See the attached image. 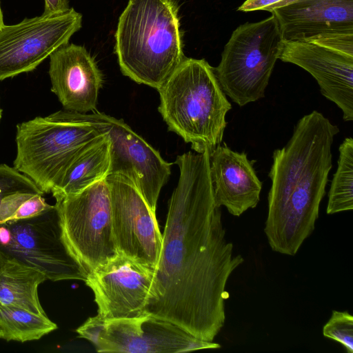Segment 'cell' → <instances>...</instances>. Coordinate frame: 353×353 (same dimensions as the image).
Returning a JSON list of instances; mask_svg holds the SVG:
<instances>
[{"label":"cell","mask_w":353,"mask_h":353,"mask_svg":"<svg viewBox=\"0 0 353 353\" xmlns=\"http://www.w3.org/2000/svg\"><path fill=\"white\" fill-rule=\"evenodd\" d=\"M4 261H5V259L3 256V255L0 253V272L1 271V269H2V267L3 265Z\"/></svg>","instance_id":"28"},{"label":"cell","mask_w":353,"mask_h":353,"mask_svg":"<svg viewBox=\"0 0 353 353\" xmlns=\"http://www.w3.org/2000/svg\"><path fill=\"white\" fill-rule=\"evenodd\" d=\"M0 253L52 281H85L88 272L70 248L55 205L34 216L0 223Z\"/></svg>","instance_id":"7"},{"label":"cell","mask_w":353,"mask_h":353,"mask_svg":"<svg viewBox=\"0 0 353 353\" xmlns=\"http://www.w3.org/2000/svg\"><path fill=\"white\" fill-rule=\"evenodd\" d=\"M334 50L353 55V34H338L312 40Z\"/></svg>","instance_id":"24"},{"label":"cell","mask_w":353,"mask_h":353,"mask_svg":"<svg viewBox=\"0 0 353 353\" xmlns=\"http://www.w3.org/2000/svg\"><path fill=\"white\" fill-rule=\"evenodd\" d=\"M0 327L3 333V339L21 343L38 340L57 329V324L48 316L1 303Z\"/></svg>","instance_id":"20"},{"label":"cell","mask_w":353,"mask_h":353,"mask_svg":"<svg viewBox=\"0 0 353 353\" xmlns=\"http://www.w3.org/2000/svg\"><path fill=\"white\" fill-rule=\"evenodd\" d=\"M154 271L119 254L89 272L85 283L94 293L97 316L112 319L145 314Z\"/></svg>","instance_id":"13"},{"label":"cell","mask_w":353,"mask_h":353,"mask_svg":"<svg viewBox=\"0 0 353 353\" xmlns=\"http://www.w3.org/2000/svg\"><path fill=\"white\" fill-rule=\"evenodd\" d=\"M339 132L337 125L313 110L298 121L288 143L274 151L264 228L273 251L294 256L314 230Z\"/></svg>","instance_id":"2"},{"label":"cell","mask_w":353,"mask_h":353,"mask_svg":"<svg viewBox=\"0 0 353 353\" xmlns=\"http://www.w3.org/2000/svg\"><path fill=\"white\" fill-rule=\"evenodd\" d=\"M339 151L338 166L328 192L327 214L353 209V139L345 138Z\"/></svg>","instance_id":"21"},{"label":"cell","mask_w":353,"mask_h":353,"mask_svg":"<svg viewBox=\"0 0 353 353\" xmlns=\"http://www.w3.org/2000/svg\"><path fill=\"white\" fill-rule=\"evenodd\" d=\"M271 13L285 41L353 34V0H296Z\"/></svg>","instance_id":"16"},{"label":"cell","mask_w":353,"mask_h":353,"mask_svg":"<svg viewBox=\"0 0 353 353\" xmlns=\"http://www.w3.org/2000/svg\"><path fill=\"white\" fill-rule=\"evenodd\" d=\"M279 59L308 72L322 95L341 110L343 120H353V55L312 41H283Z\"/></svg>","instance_id":"14"},{"label":"cell","mask_w":353,"mask_h":353,"mask_svg":"<svg viewBox=\"0 0 353 353\" xmlns=\"http://www.w3.org/2000/svg\"><path fill=\"white\" fill-rule=\"evenodd\" d=\"M323 334L343 345L347 352H353V316L347 312L333 310Z\"/></svg>","instance_id":"23"},{"label":"cell","mask_w":353,"mask_h":353,"mask_svg":"<svg viewBox=\"0 0 353 353\" xmlns=\"http://www.w3.org/2000/svg\"><path fill=\"white\" fill-rule=\"evenodd\" d=\"M76 332L98 352L176 353L221 347L219 343L199 339L176 324L148 314L112 319L96 315Z\"/></svg>","instance_id":"8"},{"label":"cell","mask_w":353,"mask_h":353,"mask_svg":"<svg viewBox=\"0 0 353 353\" xmlns=\"http://www.w3.org/2000/svg\"><path fill=\"white\" fill-rule=\"evenodd\" d=\"M210 175L216 205L232 215L239 216L259 202L262 182L245 152L219 145L210 154Z\"/></svg>","instance_id":"17"},{"label":"cell","mask_w":353,"mask_h":353,"mask_svg":"<svg viewBox=\"0 0 353 353\" xmlns=\"http://www.w3.org/2000/svg\"><path fill=\"white\" fill-rule=\"evenodd\" d=\"M82 26L73 8L57 14L25 18L0 28V81L36 69Z\"/></svg>","instance_id":"10"},{"label":"cell","mask_w":353,"mask_h":353,"mask_svg":"<svg viewBox=\"0 0 353 353\" xmlns=\"http://www.w3.org/2000/svg\"><path fill=\"white\" fill-rule=\"evenodd\" d=\"M69 0H44L43 14H51L65 12L70 9Z\"/></svg>","instance_id":"26"},{"label":"cell","mask_w":353,"mask_h":353,"mask_svg":"<svg viewBox=\"0 0 353 353\" xmlns=\"http://www.w3.org/2000/svg\"><path fill=\"white\" fill-rule=\"evenodd\" d=\"M283 42L272 14L237 27L224 47L219 64L214 68L225 95L239 106L263 98Z\"/></svg>","instance_id":"6"},{"label":"cell","mask_w":353,"mask_h":353,"mask_svg":"<svg viewBox=\"0 0 353 353\" xmlns=\"http://www.w3.org/2000/svg\"><path fill=\"white\" fill-rule=\"evenodd\" d=\"M4 26L3 13L1 8V1H0V28Z\"/></svg>","instance_id":"27"},{"label":"cell","mask_w":353,"mask_h":353,"mask_svg":"<svg viewBox=\"0 0 353 353\" xmlns=\"http://www.w3.org/2000/svg\"><path fill=\"white\" fill-rule=\"evenodd\" d=\"M22 192L44 194L26 175L14 167L0 164V208L8 196Z\"/></svg>","instance_id":"22"},{"label":"cell","mask_w":353,"mask_h":353,"mask_svg":"<svg viewBox=\"0 0 353 353\" xmlns=\"http://www.w3.org/2000/svg\"><path fill=\"white\" fill-rule=\"evenodd\" d=\"M106 180L110 190L113 232L119 254L154 270L162 246L155 212L128 178L109 174Z\"/></svg>","instance_id":"12"},{"label":"cell","mask_w":353,"mask_h":353,"mask_svg":"<svg viewBox=\"0 0 353 353\" xmlns=\"http://www.w3.org/2000/svg\"><path fill=\"white\" fill-rule=\"evenodd\" d=\"M55 199L65 236L88 273L119 254L106 178L77 194Z\"/></svg>","instance_id":"9"},{"label":"cell","mask_w":353,"mask_h":353,"mask_svg":"<svg viewBox=\"0 0 353 353\" xmlns=\"http://www.w3.org/2000/svg\"><path fill=\"white\" fill-rule=\"evenodd\" d=\"M1 117H2V109L0 107V122H1Z\"/></svg>","instance_id":"29"},{"label":"cell","mask_w":353,"mask_h":353,"mask_svg":"<svg viewBox=\"0 0 353 353\" xmlns=\"http://www.w3.org/2000/svg\"><path fill=\"white\" fill-rule=\"evenodd\" d=\"M162 246L145 313L213 341L225 321V288L244 261L226 238L210 175V153L177 156Z\"/></svg>","instance_id":"1"},{"label":"cell","mask_w":353,"mask_h":353,"mask_svg":"<svg viewBox=\"0 0 353 353\" xmlns=\"http://www.w3.org/2000/svg\"><path fill=\"white\" fill-rule=\"evenodd\" d=\"M114 38L121 72L157 90L185 58L173 0H129Z\"/></svg>","instance_id":"3"},{"label":"cell","mask_w":353,"mask_h":353,"mask_svg":"<svg viewBox=\"0 0 353 353\" xmlns=\"http://www.w3.org/2000/svg\"><path fill=\"white\" fill-rule=\"evenodd\" d=\"M75 114L78 119L90 123L108 137L109 174H120L130 179L156 212L158 198L169 179L172 164L122 119L97 110L91 114Z\"/></svg>","instance_id":"11"},{"label":"cell","mask_w":353,"mask_h":353,"mask_svg":"<svg viewBox=\"0 0 353 353\" xmlns=\"http://www.w3.org/2000/svg\"><path fill=\"white\" fill-rule=\"evenodd\" d=\"M296 0H247L238 8L241 12L265 10L272 12L274 10L288 6Z\"/></svg>","instance_id":"25"},{"label":"cell","mask_w":353,"mask_h":353,"mask_svg":"<svg viewBox=\"0 0 353 353\" xmlns=\"http://www.w3.org/2000/svg\"><path fill=\"white\" fill-rule=\"evenodd\" d=\"M110 141L106 133L85 148L67 169L51 193L54 199L77 194L105 179L110 167Z\"/></svg>","instance_id":"18"},{"label":"cell","mask_w":353,"mask_h":353,"mask_svg":"<svg viewBox=\"0 0 353 353\" xmlns=\"http://www.w3.org/2000/svg\"><path fill=\"white\" fill-rule=\"evenodd\" d=\"M104 134L65 110L18 123L14 168L50 193L78 155Z\"/></svg>","instance_id":"5"},{"label":"cell","mask_w":353,"mask_h":353,"mask_svg":"<svg viewBox=\"0 0 353 353\" xmlns=\"http://www.w3.org/2000/svg\"><path fill=\"white\" fill-rule=\"evenodd\" d=\"M51 91L65 110L85 114L97 110L102 74L85 47L65 44L50 55Z\"/></svg>","instance_id":"15"},{"label":"cell","mask_w":353,"mask_h":353,"mask_svg":"<svg viewBox=\"0 0 353 353\" xmlns=\"http://www.w3.org/2000/svg\"><path fill=\"white\" fill-rule=\"evenodd\" d=\"M48 280L40 270L13 259H5L0 272V303L47 316L38 295V287Z\"/></svg>","instance_id":"19"},{"label":"cell","mask_w":353,"mask_h":353,"mask_svg":"<svg viewBox=\"0 0 353 353\" xmlns=\"http://www.w3.org/2000/svg\"><path fill=\"white\" fill-rule=\"evenodd\" d=\"M158 91V110L170 131L197 153L210 154L221 144L232 105L204 59L185 57Z\"/></svg>","instance_id":"4"}]
</instances>
